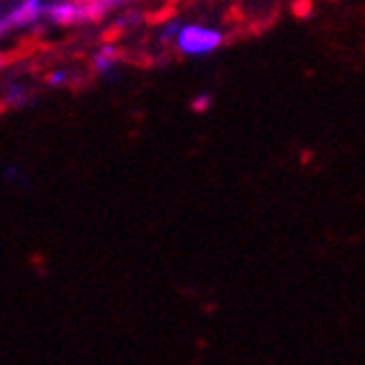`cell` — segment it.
Listing matches in <instances>:
<instances>
[{
	"mask_svg": "<svg viewBox=\"0 0 365 365\" xmlns=\"http://www.w3.org/2000/svg\"><path fill=\"white\" fill-rule=\"evenodd\" d=\"M223 42H225V33L217 26L182 24L173 44L184 57H210L223 46Z\"/></svg>",
	"mask_w": 365,
	"mask_h": 365,
	"instance_id": "cell-1",
	"label": "cell"
},
{
	"mask_svg": "<svg viewBox=\"0 0 365 365\" xmlns=\"http://www.w3.org/2000/svg\"><path fill=\"white\" fill-rule=\"evenodd\" d=\"M46 0H20L16 7H11L0 18V33L9 36L11 31L36 26L38 22H42V18H46Z\"/></svg>",
	"mask_w": 365,
	"mask_h": 365,
	"instance_id": "cell-2",
	"label": "cell"
},
{
	"mask_svg": "<svg viewBox=\"0 0 365 365\" xmlns=\"http://www.w3.org/2000/svg\"><path fill=\"white\" fill-rule=\"evenodd\" d=\"M46 18L48 22L57 26H71L77 22H86L83 3L81 0H53L46 7Z\"/></svg>",
	"mask_w": 365,
	"mask_h": 365,
	"instance_id": "cell-3",
	"label": "cell"
},
{
	"mask_svg": "<svg viewBox=\"0 0 365 365\" xmlns=\"http://www.w3.org/2000/svg\"><path fill=\"white\" fill-rule=\"evenodd\" d=\"M118 55H120V53H118V46L112 44V42H106L101 48L96 51V55L92 57V71H94L96 75H101V77L110 75V73L116 68Z\"/></svg>",
	"mask_w": 365,
	"mask_h": 365,
	"instance_id": "cell-4",
	"label": "cell"
},
{
	"mask_svg": "<svg viewBox=\"0 0 365 365\" xmlns=\"http://www.w3.org/2000/svg\"><path fill=\"white\" fill-rule=\"evenodd\" d=\"M29 92H26V88L24 86H20V83H11L7 90H5V108H24L26 103H29Z\"/></svg>",
	"mask_w": 365,
	"mask_h": 365,
	"instance_id": "cell-5",
	"label": "cell"
},
{
	"mask_svg": "<svg viewBox=\"0 0 365 365\" xmlns=\"http://www.w3.org/2000/svg\"><path fill=\"white\" fill-rule=\"evenodd\" d=\"M83 3V14H86V22H96V20H101L106 18V14L110 11L106 7L103 0H81Z\"/></svg>",
	"mask_w": 365,
	"mask_h": 365,
	"instance_id": "cell-6",
	"label": "cell"
},
{
	"mask_svg": "<svg viewBox=\"0 0 365 365\" xmlns=\"http://www.w3.org/2000/svg\"><path fill=\"white\" fill-rule=\"evenodd\" d=\"M210 106H212V96H210L208 92H199V94H195V96L190 98V110H192L195 114H204V112H208Z\"/></svg>",
	"mask_w": 365,
	"mask_h": 365,
	"instance_id": "cell-7",
	"label": "cell"
},
{
	"mask_svg": "<svg viewBox=\"0 0 365 365\" xmlns=\"http://www.w3.org/2000/svg\"><path fill=\"white\" fill-rule=\"evenodd\" d=\"M180 29H182V22L180 20H169L167 24L162 26V31H160V42L173 44L175 38H178V33H180Z\"/></svg>",
	"mask_w": 365,
	"mask_h": 365,
	"instance_id": "cell-8",
	"label": "cell"
},
{
	"mask_svg": "<svg viewBox=\"0 0 365 365\" xmlns=\"http://www.w3.org/2000/svg\"><path fill=\"white\" fill-rule=\"evenodd\" d=\"M46 83L51 88H63V86H68L71 83V73L68 71H53V73H48Z\"/></svg>",
	"mask_w": 365,
	"mask_h": 365,
	"instance_id": "cell-9",
	"label": "cell"
},
{
	"mask_svg": "<svg viewBox=\"0 0 365 365\" xmlns=\"http://www.w3.org/2000/svg\"><path fill=\"white\" fill-rule=\"evenodd\" d=\"M103 3H106V7L112 11V9H118V7H123V5L131 3V0H103Z\"/></svg>",
	"mask_w": 365,
	"mask_h": 365,
	"instance_id": "cell-10",
	"label": "cell"
},
{
	"mask_svg": "<svg viewBox=\"0 0 365 365\" xmlns=\"http://www.w3.org/2000/svg\"><path fill=\"white\" fill-rule=\"evenodd\" d=\"M295 14L297 16H309L311 14V3H309V0H302V5L295 7Z\"/></svg>",
	"mask_w": 365,
	"mask_h": 365,
	"instance_id": "cell-11",
	"label": "cell"
}]
</instances>
